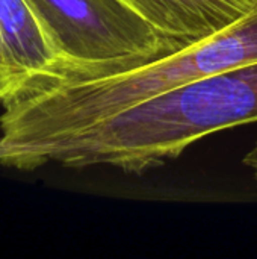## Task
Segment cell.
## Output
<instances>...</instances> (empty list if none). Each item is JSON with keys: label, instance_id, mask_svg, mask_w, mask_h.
Masks as SVG:
<instances>
[{"label": "cell", "instance_id": "1", "mask_svg": "<svg viewBox=\"0 0 257 259\" xmlns=\"http://www.w3.org/2000/svg\"><path fill=\"white\" fill-rule=\"evenodd\" d=\"M257 59V2L224 30L173 53L117 71L92 73L62 62L26 80L3 103L0 164L26 168L42 146L162 93Z\"/></svg>", "mask_w": 257, "mask_h": 259}, {"label": "cell", "instance_id": "2", "mask_svg": "<svg viewBox=\"0 0 257 259\" xmlns=\"http://www.w3.org/2000/svg\"><path fill=\"white\" fill-rule=\"evenodd\" d=\"M257 121V59L214 73L130 106L38 149L32 170L111 167L144 175L177 159L192 144Z\"/></svg>", "mask_w": 257, "mask_h": 259}, {"label": "cell", "instance_id": "3", "mask_svg": "<svg viewBox=\"0 0 257 259\" xmlns=\"http://www.w3.org/2000/svg\"><path fill=\"white\" fill-rule=\"evenodd\" d=\"M64 62L117 71L179 50L124 0H29Z\"/></svg>", "mask_w": 257, "mask_h": 259}, {"label": "cell", "instance_id": "4", "mask_svg": "<svg viewBox=\"0 0 257 259\" xmlns=\"http://www.w3.org/2000/svg\"><path fill=\"white\" fill-rule=\"evenodd\" d=\"M179 49L212 36L247 15L257 0H124Z\"/></svg>", "mask_w": 257, "mask_h": 259}, {"label": "cell", "instance_id": "5", "mask_svg": "<svg viewBox=\"0 0 257 259\" xmlns=\"http://www.w3.org/2000/svg\"><path fill=\"white\" fill-rule=\"evenodd\" d=\"M0 30L14 93L26 80L50 73L64 62L29 0H0Z\"/></svg>", "mask_w": 257, "mask_h": 259}, {"label": "cell", "instance_id": "6", "mask_svg": "<svg viewBox=\"0 0 257 259\" xmlns=\"http://www.w3.org/2000/svg\"><path fill=\"white\" fill-rule=\"evenodd\" d=\"M14 93V82L11 76V67L8 61V53L0 30V105Z\"/></svg>", "mask_w": 257, "mask_h": 259}, {"label": "cell", "instance_id": "7", "mask_svg": "<svg viewBox=\"0 0 257 259\" xmlns=\"http://www.w3.org/2000/svg\"><path fill=\"white\" fill-rule=\"evenodd\" d=\"M242 164L244 167L251 173L253 181L257 184V138L254 144L251 146V149L247 152V155L242 158Z\"/></svg>", "mask_w": 257, "mask_h": 259}]
</instances>
